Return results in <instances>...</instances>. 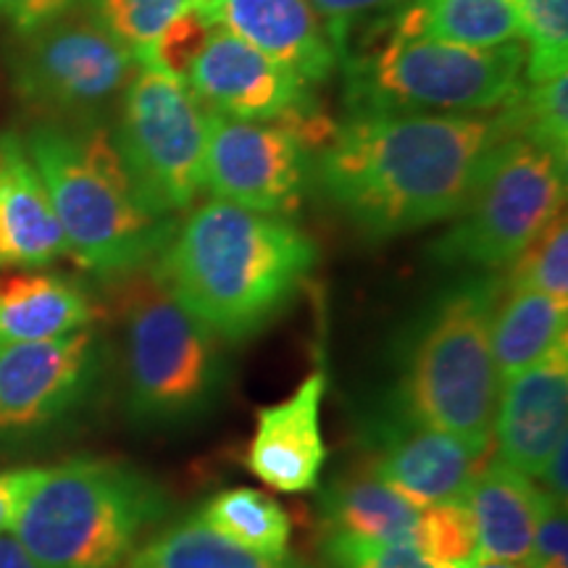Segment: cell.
I'll return each mask as SVG.
<instances>
[{
	"instance_id": "6da1fadb",
	"label": "cell",
	"mask_w": 568,
	"mask_h": 568,
	"mask_svg": "<svg viewBox=\"0 0 568 568\" xmlns=\"http://www.w3.org/2000/svg\"><path fill=\"white\" fill-rule=\"evenodd\" d=\"M500 116L347 113L311 159V180L374 240L456 219L506 140Z\"/></svg>"
},
{
	"instance_id": "7a4b0ae2",
	"label": "cell",
	"mask_w": 568,
	"mask_h": 568,
	"mask_svg": "<svg viewBox=\"0 0 568 568\" xmlns=\"http://www.w3.org/2000/svg\"><path fill=\"white\" fill-rule=\"evenodd\" d=\"M316 261V243L287 216L211 197L151 266L190 314L224 345H237L287 311Z\"/></svg>"
},
{
	"instance_id": "3957f363",
	"label": "cell",
	"mask_w": 568,
	"mask_h": 568,
	"mask_svg": "<svg viewBox=\"0 0 568 568\" xmlns=\"http://www.w3.org/2000/svg\"><path fill=\"white\" fill-rule=\"evenodd\" d=\"M503 276H466L414 318L397 353L389 406L414 422L458 437L479 458L493 445L497 376L489 324Z\"/></svg>"
},
{
	"instance_id": "277c9868",
	"label": "cell",
	"mask_w": 568,
	"mask_h": 568,
	"mask_svg": "<svg viewBox=\"0 0 568 568\" xmlns=\"http://www.w3.org/2000/svg\"><path fill=\"white\" fill-rule=\"evenodd\" d=\"M24 142L77 264L119 280L159 258L180 224L142 205L105 126L42 122Z\"/></svg>"
},
{
	"instance_id": "5b68a950",
	"label": "cell",
	"mask_w": 568,
	"mask_h": 568,
	"mask_svg": "<svg viewBox=\"0 0 568 568\" xmlns=\"http://www.w3.org/2000/svg\"><path fill=\"white\" fill-rule=\"evenodd\" d=\"M347 113L500 111L521 90L527 45L464 48L403 34L393 11L339 55Z\"/></svg>"
},
{
	"instance_id": "8992f818",
	"label": "cell",
	"mask_w": 568,
	"mask_h": 568,
	"mask_svg": "<svg viewBox=\"0 0 568 568\" xmlns=\"http://www.w3.org/2000/svg\"><path fill=\"white\" fill-rule=\"evenodd\" d=\"M166 508L163 489L138 468L71 458L45 468L11 535L38 568H119Z\"/></svg>"
},
{
	"instance_id": "52a82bcc",
	"label": "cell",
	"mask_w": 568,
	"mask_h": 568,
	"mask_svg": "<svg viewBox=\"0 0 568 568\" xmlns=\"http://www.w3.org/2000/svg\"><path fill=\"white\" fill-rule=\"evenodd\" d=\"M126 414L148 429L197 422L224 393V343L190 314L153 266L119 276Z\"/></svg>"
},
{
	"instance_id": "ba28073f",
	"label": "cell",
	"mask_w": 568,
	"mask_h": 568,
	"mask_svg": "<svg viewBox=\"0 0 568 568\" xmlns=\"http://www.w3.org/2000/svg\"><path fill=\"white\" fill-rule=\"evenodd\" d=\"M566 203V166L535 142L506 138L456 224L429 245L432 261L495 274L508 268Z\"/></svg>"
},
{
	"instance_id": "9c48e42d",
	"label": "cell",
	"mask_w": 568,
	"mask_h": 568,
	"mask_svg": "<svg viewBox=\"0 0 568 568\" xmlns=\"http://www.w3.org/2000/svg\"><path fill=\"white\" fill-rule=\"evenodd\" d=\"M9 67L24 105L45 122L74 126H103L142 69L80 6L19 34Z\"/></svg>"
},
{
	"instance_id": "30bf717a",
	"label": "cell",
	"mask_w": 568,
	"mask_h": 568,
	"mask_svg": "<svg viewBox=\"0 0 568 568\" xmlns=\"http://www.w3.org/2000/svg\"><path fill=\"white\" fill-rule=\"evenodd\" d=\"M209 111L159 69L142 67L119 105L111 134L134 193L153 216L176 219L203 190Z\"/></svg>"
},
{
	"instance_id": "8fae6325",
	"label": "cell",
	"mask_w": 568,
	"mask_h": 568,
	"mask_svg": "<svg viewBox=\"0 0 568 568\" xmlns=\"http://www.w3.org/2000/svg\"><path fill=\"white\" fill-rule=\"evenodd\" d=\"M311 151L282 122H247L209 111L203 190L216 201L287 216L303 203Z\"/></svg>"
},
{
	"instance_id": "7c38bea8",
	"label": "cell",
	"mask_w": 568,
	"mask_h": 568,
	"mask_svg": "<svg viewBox=\"0 0 568 568\" xmlns=\"http://www.w3.org/2000/svg\"><path fill=\"white\" fill-rule=\"evenodd\" d=\"M103 366L92 326L42 343L0 345V447L45 435L88 400Z\"/></svg>"
},
{
	"instance_id": "4fadbf2b",
	"label": "cell",
	"mask_w": 568,
	"mask_h": 568,
	"mask_svg": "<svg viewBox=\"0 0 568 568\" xmlns=\"http://www.w3.org/2000/svg\"><path fill=\"white\" fill-rule=\"evenodd\" d=\"M368 471L418 510L464 497L479 456L458 437L403 416L389 403L364 422Z\"/></svg>"
},
{
	"instance_id": "5bb4252c",
	"label": "cell",
	"mask_w": 568,
	"mask_h": 568,
	"mask_svg": "<svg viewBox=\"0 0 568 568\" xmlns=\"http://www.w3.org/2000/svg\"><path fill=\"white\" fill-rule=\"evenodd\" d=\"M184 88L205 111L247 122H280L316 109L308 84L222 27L211 30Z\"/></svg>"
},
{
	"instance_id": "9a60e30c",
	"label": "cell",
	"mask_w": 568,
	"mask_h": 568,
	"mask_svg": "<svg viewBox=\"0 0 568 568\" xmlns=\"http://www.w3.org/2000/svg\"><path fill=\"white\" fill-rule=\"evenodd\" d=\"M493 437L503 464L539 479L556 447L568 439V337L503 382Z\"/></svg>"
},
{
	"instance_id": "2e32d148",
	"label": "cell",
	"mask_w": 568,
	"mask_h": 568,
	"mask_svg": "<svg viewBox=\"0 0 568 568\" xmlns=\"http://www.w3.org/2000/svg\"><path fill=\"white\" fill-rule=\"evenodd\" d=\"M324 395L326 372L316 368L293 395L255 410V432L245 450V466L253 477L287 495L311 493L322 485L329 456L322 432Z\"/></svg>"
},
{
	"instance_id": "e0dca14e",
	"label": "cell",
	"mask_w": 568,
	"mask_h": 568,
	"mask_svg": "<svg viewBox=\"0 0 568 568\" xmlns=\"http://www.w3.org/2000/svg\"><path fill=\"white\" fill-rule=\"evenodd\" d=\"M211 27H222L308 84L329 80L339 63L324 19L308 0H201Z\"/></svg>"
},
{
	"instance_id": "ac0fdd59",
	"label": "cell",
	"mask_w": 568,
	"mask_h": 568,
	"mask_svg": "<svg viewBox=\"0 0 568 568\" xmlns=\"http://www.w3.org/2000/svg\"><path fill=\"white\" fill-rule=\"evenodd\" d=\"M69 255L45 182L19 134H0V268H42Z\"/></svg>"
},
{
	"instance_id": "d6986e66",
	"label": "cell",
	"mask_w": 568,
	"mask_h": 568,
	"mask_svg": "<svg viewBox=\"0 0 568 568\" xmlns=\"http://www.w3.org/2000/svg\"><path fill=\"white\" fill-rule=\"evenodd\" d=\"M548 497L545 489L531 485L529 477L500 458L477 468L464 493V503L477 527V558L527 564Z\"/></svg>"
},
{
	"instance_id": "ffe728a7",
	"label": "cell",
	"mask_w": 568,
	"mask_h": 568,
	"mask_svg": "<svg viewBox=\"0 0 568 568\" xmlns=\"http://www.w3.org/2000/svg\"><path fill=\"white\" fill-rule=\"evenodd\" d=\"M95 305L77 282L42 268L0 274V345L42 343L92 326Z\"/></svg>"
},
{
	"instance_id": "44dd1931",
	"label": "cell",
	"mask_w": 568,
	"mask_h": 568,
	"mask_svg": "<svg viewBox=\"0 0 568 568\" xmlns=\"http://www.w3.org/2000/svg\"><path fill=\"white\" fill-rule=\"evenodd\" d=\"M324 531L376 542L416 545L418 508L366 468L332 479L318 497Z\"/></svg>"
},
{
	"instance_id": "7402d4cb",
	"label": "cell",
	"mask_w": 568,
	"mask_h": 568,
	"mask_svg": "<svg viewBox=\"0 0 568 568\" xmlns=\"http://www.w3.org/2000/svg\"><path fill=\"white\" fill-rule=\"evenodd\" d=\"M568 303L535 290H500L489 324V343L500 385L542 361L566 339Z\"/></svg>"
},
{
	"instance_id": "603a6c76",
	"label": "cell",
	"mask_w": 568,
	"mask_h": 568,
	"mask_svg": "<svg viewBox=\"0 0 568 568\" xmlns=\"http://www.w3.org/2000/svg\"><path fill=\"white\" fill-rule=\"evenodd\" d=\"M393 21L403 34L464 48H497L521 38L516 0H414L393 11Z\"/></svg>"
},
{
	"instance_id": "cb8c5ba5",
	"label": "cell",
	"mask_w": 568,
	"mask_h": 568,
	"mask_svg": "<svg viewBox=\"0 0 568 568\" xmlns=\"http://www.w3.org/2000/svg\"><path fill=\"white\" fill-rule=\"evenodd\" d=\"M126 568H311L295 556H261L213 531L197 514L184 516L126 558Z\"/></svg>"
},
{
	"instance_id": "d4e9b609",
	"label": "cell",
	"mask_w": 568,
	"mask_h": 568,
	"mask_svg": "<svg viewBox=\"0 0 568 568\" xmlns=\"http://www.w3.org/2000/svg\"><path fill=\"white\" fill-rule=\"evenodd\" d=\"M197 518L240 548L261 556H287L293 521L274 497L253 487H230L211 497Z\"/></svg>"
},
{
	"instance_id": "484cf974",
	"label": "cell",
	"mask_w": 568,
	"mask_h": 568,
	"mask_svg": "<svg viewBox=\"0 0 568 568\" xmlns=\"http://www.w3.org/2000/svg\"><path fill=\"white\" fill-rule=\"evenodd\" d=\"M508 138H521L550 151L566 166L568 159V74L527 82L514 101L497 111Z\"/></svg>"
},
{
	"instance_id": "4316f807",
	"label": "cell",
	"mask_w": 568,
	"mask_h": 568,
	"mask_svg": "<svg viewBox=\"0 0 568 568\" xmlns=\"http://www.w3.org/2000/svg\"><path fill=\"white\" fill-rule=\"evenodd\" d=\"M527 45V82H542L568 71V0H516Z\"/></svg>"
},
{
	"instance_id": "83f0119b",
	"label": "cell",
	"mask_w": 568,
	"mask_h": 568,
	"mask_svg": "<svg viewBox=\"0 0 568 568\" xmlns=\"http://www.w3.org/2000/svg\"><path fill=\"white\" fill-rule=\"evenodd\" d=\"M506 290H535L556 301L568 303V224L566 211L537 234L516 255V261L503 274Z\"/></svg>"
},
{
	"instance_id": "f1b7e54d",
	"label": "cell",
	"mask_w": 568,
	"mask_h": 568,
	"mask_svg": "<svg viewBox=\"0 0 568 568\" xmlns=\"http://www.w3.org/2000/svg\"><path fill=\"white\" fill-rule=\"evenodd\" d=\"M77 6L138 59L187 9L190 0H77Z\"/></svg>"
},
{
	"instance_id": "f546056e",
	"label": "cell",
	"mask_w": 568,
	"mask_h": 568,
	"mask_svg": "<svg viewBox=\"0 0 568 568\" xmlns=\"http://www.w3.org/2000/svg\"><path fill=\"white\" fill-rule=\"evenodd\" d=\"M416 548L443 568H464L477 560V527L464 497L418 510Z\"/></svg>"
},
{
	"instance_id": "4dcf8cb0",
	"label": "cell",
	"mask_w": 568,
	"mask_h": 568,
	"mask_svg": "<svg viewBox=\"0 0 568 568\" xmlns=\"http://www.w3.org/2000/svg\"><path fill=\"white\" fill-rule=\"evenodd\" d=\"M211 30L213 27L209 24V19L190 3L187 9L159 34V40H155L145 53L138 55L140 67L159 69L163 74L174 77L176 82L184 84L195 59L203 53L205 42L211 38Z\"/></svg>"
},
{
	"instance_id": "1f68e13d",
	"label": "cell",
	"mask_w": 568,
	"mask_h": 568,
	"mask_svg": "<svg viewBox=\"0 0 568 568\" xmlns=\"http://www.w3.org/2000/svg\"><path fill=\"white\" fill-rule=\"evenodd\" d=\"M322 558L329 568H443L416 545L376 542L339 531H324Z\"/></svg>"
},
{
	"instance_id": "d6a6232c",
	"label": "cell",
	"mask_w": 568,
	"mask_h": 568,
	"mask_svg": "<svg viewBox=\"0 0 568 568\" xmlns=\"http://www.w3.org/2000/svg\"><path fill=\"white\" fill-rule=\"evenodd\" d=\"M524 568H568L566 503H558L556 497H548Z\"/></svg>"
},
{
	"instance_id": "836d02e7",
	"label": "cell",
	"mask_w": 568,
	"mask_h": 568,
	"mask_svg": "<svg viewBox=\"0 0 568 568\" xmlns=\"http://www.w3.org/2000/svg\"><path fill=\"white\" fill-rule=\"evenodd\" d=\"M314 6L318 17L324 19L326 30H329V38L335 42L337 55L343 53L345 38L351 32V24L361 21L366 13L376 11H397L403 6L414 3V0H308Z\"/></svg>"
},
{
	"instance_id": "e575fe53",
	"label": "cell",
	"mask_w": 568,
	"mask_h": 568,
	"mask_svg": "<svg viewBox=\"0 0 568 568\" xmlns=\"http://www.w3.org/2000/svg\"><path fill=\"white\" fill-rule=\"evenodd\" d=\"M77 0H0V21L24 34L74 9Z\"/></svg>"
},
{
	"instance_id": "d590c367",
	"label": "cell",
	"mask_w": 568,
	"mask_h": 568,
	"mask_svg": "<svg viewBox=\"0 0 568 568\" xmlns=\"http://www.w3.org/2000/svg\"><path fill=\"white\" fill-rule=\"evenodd\" d=\"M45 468H9L0 471V535H9L24 500L38 487Z\"/></svg>"
},
{
	"instance_id": "8d00e7d4",
	"label": "cell",
	"mask_w": 568,
	"mask_h": 568,
	"mask_svg": "<svg viewBox=\"0 0 568 568\" xmlns=\"http://www.w3.org/2000/svg\"><path fill=\"white\" fill-rule=\"evenodd\" d=\"M566 450H568V439H564L556 447V453L548 458V464H545L542 474H539V479L545 481V493L550 497H556L558 503H566V493H568V485H566Z\"/></svg>"
},
{
	"instance_id": "74e56055",
	"label": "cell",
	"mask_w": 568,
	"mask_h": 568,
	"mask_svg": "<svg viewBox=\"0 0 568 568\" xmlns=\"http://www.w3.org/2000/svg\"><path fill=\"white\" fill-rule=\"evenodd\" d=\"M0 568H38L11 531L0 535Z\"/></svg>"
},
{
	"instance_id": "f35d334b",
	"label": "cell",
	"mask_w": 568,
	"mask_h": 568,
	"mask_svg": "<svg viewBox=\"0 0 568 568\" xmlns=\"http://www.w3.org/2000/svg\"><path fill=\"white\" fill-rule=\"evenodd\" d=\"M464 568H524V566L503 564V560H485V558H477V560H471V564L464 566Z\"/></svg>"
},
{
	"instance_id": "ab89813d",
	"label": "cell",
	"mask_w": 568,
	"mask_h": 568,
	"mask_svg": "<svg viewBox=\"0 0 568 568\" xmlns=\"http://www.w3.org/2000/svg\"><path fill=\"white\" fill-rule=\"evenodd\" d=\"M190 3H201V0H190Z\"/></svg>"
}]
</instances>
